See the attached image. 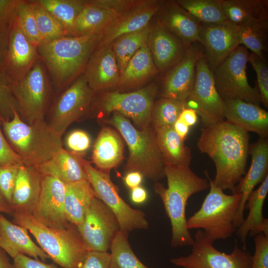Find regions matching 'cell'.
<instances>
[{
	"mask_svg": "<svg viewBox=\"0 0 268 268\" xmlns=\"http://www.w3.org/2000/svg\"><path fill=\"white\" fill-rule=\"evenodd\" d=\"M201 132L197 146L214 163L213 183L223 191L236 193L237 185L246 174L250 146L248 133L226 121L202 128Z\"/></svg>",
	"mask_w": 268,
	"mask_h": 268,
	"instance_id": "obj_1",
	"label": "cell"
},
{
	"mask_svg": "<svg viewBox=\"0 0 268 268\" xmlns=\"http://www.w3.org/2000/svg\"><path fill=\"white\" fill-rule=\"evenodd\" d=\"M164 173L167 187L156 182L154 189L161 199L170 221L171 245L174 248L192 246L194 238L187 227L188 201L192 195L208 189V180L196 175L190 166L165 164Z\"/></svg>",
	"mask_w": 268,
	"mask_h": 268,
	"instance_id": "obj_2",
	"label": "cell"
},
{
	"mask_svg": "<svg viewBox=\"0 0 268 268\" xmlns=\"http://www.w3.org/2000/svg\"><path fill=\"white\" fill-rule=\"evenodd\" d=\"M98 40V35L64 36L37 46L39 59L47 70L55 94L83 73Z\"/></svg>",
	"mask_w": 268,
	"mask_h": 268,
	"instance_id": "obj_3",
	"label": "cell"
},
{
	"mask_svg": "<svg viewBox=\"0 0 268 268\" xmlns=\"http://www.w3.org/2000/svg\"><path fill=\"white\" fill-rule=\"evenodd\" d=\"M1 121L6 139L24 164H42L63 147L62 137L52 130L45 120L29 125L15 112L11 120Z\"/></svg>",
	"mask_w": 268,
	"mask_h": 268,
	"instance_id": "obj_4",
	"label": "cell"
},
{
	"mask_svg": "<svg viewBox=\"0 0 268 268\" xmlns=\"http://www.w3.org/2000/svg\"><path fill=\"white\" fill-rule=\"evenodd\" d=\"M12 215V222L26 228L50 259L63 268H75L88 251L73 224L64 229L52 228L30 213L13 211Z\"/></svg>",
	"mask_w": 268,
	"mask_h": 268,
	"instance_id": "obj_5",
	"label": "cell"
},
{
	"mask_svg": "<svg viewBox=\"0 0 268 268\" xmlns=\"http://www.w3.org/2000/svg\"><path fill=\"white\" fill-rule=\"evenodd\" d=\"M107 122L119 132L128 145L129 156L125 167L127 173L137 171L155 182L165 177V164L154 129L150 127L137 129L127 118L118 112H113Z\"/></svg>",
	"mask_w": 268,
	"mask_h": 268,
	"instance_id": "obj_6",
	"label": "cell"
},
{
	"mask_svg": "<svg viewBox=\"0 0 268 268\" xmlns=\"http://www.w3.org/2000/svg\"><path fill=\"white\" fill-rule=\"evenodd\" d=\"M210 190L200 208L187 219V227L202 230L211 242L231 237L236 231L234 220L241 201L240 193L225 194L211 180L207 172Z\"/></svg>",
	"mask_w": 268,
	"mask_h": 268,
	"instance_id": "obj_7",
	"label": "cell"
},
{
	"mask_svg": "<svg viewBox=\"0 0 268 268\" xmlns=\"http://www.w3.org/2000/svg\"><path fill=\"white\" fill-rule=\"evenodd\" d=\"M22 120L31 125L45 120L55 92L47 70L40 59L27 74L11 84Z\"/></svg>",
	"mask_w": 268,
	"mask_h": 268,
	"instance_id": "obj_8",
	"label": "cell"
},
{
	"mask_svg": "<svg viewBox=\"0 0 268 268\" xmlns=\"http://www.w3.org/2000/svg\"><path fill=\"white\" fill-rule=\"evenodd\" d=\"M95 96L83 74L61 91L54 94L45 121L62 136L68 127L90 113Z\"/></svg>",
	"mask_w": 268,
	"mask_h": 268,
	"instance_id": "obj_9",
	"label": "cell"
},
{
	"mask_svg": "<svg viewBox=\"0 0 268 268\" xmlns=\"http://www.w3.org/2000/svg\"><path fill=\"white\" fill-rule=\"evenodd\" d=\"M157 84L152 83L139 90L128 93L112 91L94 96L90 113L94 110L118 112L131 119L139 130L150 127L154 100L158 93Z\"/></svg>",
	"mask_w": 268,
	"mask_h": 268,
	"instance_id": "obj_10",
	"label": "cell"
},
{
	"mask_svg": "<svg viewBox=\"0 0 268 268\" xmlns=\"http://www.w3.org/2000/svg\"><path fill=\"white\" fill-rule=\"evenodd\" d=\"M249 54L246 47L240 45L211 69L216 90L223 100L240 99L258 105L261 103L257 86L252 87L247 77Z\"/></svg>",
	"mask_w": 268,
	"mask_h": 268,
	"instance_id": "obj_11",
	"label": "cell"
},
{
	"mask_svg": "<svg viewBox=\"0 0 268 268\" xmlns=\"http://www.w3.org/2000/svg\"><path fill=\"white\" fill-rule=\"evenodd\" d=\"M83 166L96 196L114 213L120 226L126 234L135 229H147L148 222L141 210L130 206L121 197L119 189L112 182L109 173L93 167L89 161L83 159Z\"/></svg>",
	"mask_w": 268,
	"mask_h": 268,
	"instance_id": "obj_12",
	"label": "cell"
},
{
	"mask_svg": "<svg viewBox=\"0 0 268 268\" xmlns=\"http://www.w3.org/2000/svg\"><path fill=\"white\" fill-rule=\"evenodd\" d=\"M190 254L172 258L170 263L182 268H250L252 255L236 241L230 254L216 249L201 230L195 234Z\"/></svg>",
	"mask_w": 268,
	"mask_h": 268,
	"instance_id": "obj_13",
	"label": "cell"
},
{
	"mask_svg": "<svg viewBox=\"0 0 268 268\" xmlns=\"http://www.w3.org/2000/svg\"><path fill=\"white\" fill-rule=\"evenodd\" d=\"M184 105L185 108L195 110L200 116L202 128L210 127L225 121L223 100L216 90L212 71L205 56L197 64L194 86Z\"/></svg>",
	"mask_w": 268,
	"mask_h": 268,
	"instance_id": "obj_14",
	"label": "cell"
},
{
	"mask_svg": "<svg viewBox=\"0 0 268 268\" xmlns=\"http://www.w3.org/2000/svg\"><path fill=\"white\" fill-rule=\"evenodd\" d=\"M77 228L88 251L107 252L120 231L115 215L97 197L93 200L83 221Z\"/></svg>",
	"mask_w": 268,
	"mask_h": 268,
	"instance_id": "obj_15",
	"label": "cell"
},
{
	"mask_svg": "<svg viewBox=\"0 0 268 268\" xmlns=\"http://www.w3.org/2000/svg\"><path fill=\"white\" fill-rule=\"evenodd\" d=\"M39 59L37 45L24 33L15 15L8 33L1 70L10 83L13 84L23 79Z\"/></svg>",
	"mask_w": 268,
	"mask_h": 268,
	"instance_id": "obj_16",
	"label": "cell"
},
{
	"mask_svg": "<svg viewBox=\"0 0 268 268\" xmlns=\"http://www.w3.org/2000/svg\"><path fill=\"white\" fill-rule=\"evenodd\" d=\"M204 54L199 42L191 44L182 58L165 75L160 91L162 98L175 99L184 102L193 89L196 65Z\"/></svg>",
	"mask_w": 268,
	"mask_h": 268,
	"instance_id": "obj_17",
	"label": "cell"
},
{
	"mask_svg": "<svg viewBox=\"0 0 268 268\" xmlns=\"http://www.w3.org/2000/svg\"><path fill=\"white\" fill-rule=\"evenodd\" d=\"M66 184L50 176H43L42 189L32 215L44 225L64 229L72 224L67 220L65 211Z\"/></svg>",
	"mask_w": 268,
	"mask_h": 268,
	"instance_id": "obj_18",
	"label": "cell"
},
{
	"mask_svg": "<svg viewBox=\"0 0 268 268\" xmlns=\"http://www.w3.org/2000/svg\"><path fill=\"white\" fill-rule=\"evenodd\" d=\"M161 1L138 0L134 6L121 13L98 35L95 48L107 47L118 37L149 25L158 10Z\"/></svg>",
	"mask_w": 268,
	"mask_h": 268,
	"instance_id": "obj_19",
	"label": "cell"
},
{
	"mask_svg": "<svg viewBox=\"0 0 268 268\" xmlns=\"http://www.w3.org/2000/svg\"><path fill=\"white\" fill-rule=\"evenodd\" d=\"M200 44L211 69H214L240 46L238 27L226 21L201 24Z\"/></svg>",
	"mask_w": 268,
	"mask_h": 268,
	"instance_id": "obj_20",
	"label": "cell"
},
{
	"mask_svg": "<svg viewBox=\"0 0 268 268\" xmlns=\"http://www.w3.org/2000/svg\"><path fill=\"white\" fill-rule=\"evenodd\" d=\"M249 153L252 157L248 172L240 180L236 193L242 195L239 206L236 213L234 225L237 229L244 220V211L247 200L255 186L262 183L268 175V139L259 138L249 146Z\"/></svg>",
	"mask_w": 268,
	"mask_h": 268,
	"instance_id": "obj_21",
	"label": "cell"
},
{
	"mask_svg": "<svg viewBox=\"0 0 268 268\" xmlns=\"http://www.w3.org/2000/svg\"><path fill=\"white\" fill-rule=\"evenodd\" d=\"M147 45L158 71H168L184 56L188 48L156 20L150 25Z\"/></svg>",
	"mask_w": 268,
	"mask_h": 268,
	"instance_id": "obj_22",
	"label": "cell"
},
{
	"mask_svg": "<svg viewBox=\"0 0 268 268\" xmlns=\"http://www.w3.org/2000/svg\"><path fill=\"white\" fill-rule=\"evenodd\" d=\"M156 21L186 46L199 42L201 23L175 0L161 1Z\"/></svg>",
	"mask_w": 268,
	"mask_h": 268,
	"instance_id": "obj_23",
	"label": "cell"
},
{
	"mask_svg": "<svg viewBox=\"0 0 268 268\" xmlns=\"http://www.w3.org/2000/svg\"><path fill=\"white\" fill-rule=\"evenodd\" d=\"M83 74L95 93L118 86L120 72L116 58L109 46L94 49Z\"/></svg>",
	"mask_w": 268,
	"mask_h": 268,
	"instance_id": "obj_24",
	"label": "cell"
},
{
	"mask_svg": "<svg viewBox=\"0 0 268 268\" xmlns=\"http://www.w3.org/2000/svg\"><path fill=\"white\" fill-rule=\"evenodd\" d=\"M225 121L244 131L256 133L260 138L268 136V113L260 105L240 99L223 100Z\"/></svg>",
	"mask_w": 268,
	"mask_h": 268,
	"instance_id": "obj_25",
	"label": "cell"
},
{
	"mask_svg": "<svg viewBox=\"0 0 268 268\" xmlns=\"http://www.w3.org/2000/svg\"><path fill=\"white\" fill-rule=\"evenodd\" d=\"M0 248L14 259L23 254L46 262L49 257L30 237L28 230L0 213Z\"/></svg>",
	"mask_w": 268,
	"mask_h": 268,
	"instance_id": "obj_26",
	"label": "cell"
},
{
	"mask_svg": "<svg viewBox=\"0 0 268 268\" xmlns=\"http://www.w3.org/2000/svg\"><path fill=\"white\" fill-rule=\"evenodd\" d=\"M43 178L35 166L20 165L10 205L13 212L32 214L40 195Z\"/></svg>",
	"mask_w": 268,
	"mask_h": 268,
	"instance_id": "obj_27",
	"label": "cell"
},
{
	"mask_svg": "<svg viewBox=\"0 0 268 268\" xmlns=\"http://www.w3.org/2000/svg\"><path fill=\"white\" fill-rule=\"evenodd\" d=\"M83 159L62 147L49 160L35 166L43 176L54 177L67 184L88 180Z\"/></svg>",
	"mask_w": 268,
	"mask_h": 268,
	"instance_id": "obj_28",
	"label": "cell"
},
{
	"mask_svg": "<svg viewBox=\"0 0 268 268\" xmlns=\"http://www.w3.org/2000/svg\"><path fill=\"white\" fill-rule=\"evenodd\" d=\"M268 193V175L259 187L249 195L245 205L249 209L246 218L237 228L236 234L243 244V249L246 250L247 236L254 237L260 233L268 236V219L263 214V207Z\"/></svg>",
	"mask_w": 268,
	"mask_h": 268,
	"instance_id": "obj_29",
	"label": "cell"
},
{
	"mask_svg": "<svg viewBox=\"0 0 268 268\" xmlns=\"http://www.w3.org/2000/svg\"><path fill=\"white\" fill-rule=\"evenodd\" d=\"M124 142L113 129L103 128L93 146L92 161L99 170L109 173L124 158Z\"/></svg>",
	"mask_w": 268,
	"mask_h": 268,
	"instance_id": "obj_30",
	"label": "cell"
},
{
	"mask_svg": "<svg viewBox=\"0 0 268 268\" xmlns=\"http://www.w3.org/2000/svg\"><path fill=\"white\" fill-rule=\"evenodd\" d=\"M120 14L101 6L96 0H87L68 36L99 35Z\"/></svg>",
	"mask_w": 268,
	"mask_h": 268,
	"instance_id": "obj_31",
	"label": "cell"
},
{
	"mask_svg": "<svg viewBox=\"0 0 268 268\" xmlns=\"http://www.w3.org/2000/svg\"><path fill=\"white\" fill-rule=\"evenodd\" d=\"M96 197L88 180L66 184L64 205L67 221L76 227L79 226Z\"/></svg>",
	"mask_w": 268,
	"mask_h": 268,
	"instance_id": "obj_32",
	"label": "cell"
},
{
	"mask_svg": "<svg viewBox=\"0 0 268 268\" xmlns=\"http://www.w3.org/2000/svg\"><path fill=\"white\" fill-rule=\"evenodd\" d=\"M154 130L165 164L190 166L191 149L177 134L173 126L156 127Z\"/></svg>",
	"mask_w": 268,
	"mask_h": 268,
	"instance_id": "obj_33",
	"label": "cell"
},
{
	"mask_svg": "<svg viewBox=\"0 0 268 268\" xmlns=\"http://www.w3.org/2000/svg\"><path fill=\"white\" fill-rule=\"evenodd\" d=\"M158 73L147 43L132 57L120 74L118 86L121 88L134 87Z\"/></svg>",
	"mask_w": 268,
	"mask_h": 268,
	"instance_id": "obj_34",
	"label": "cell"
},
{
	"mask_svg": "<svg viewBox=\"0 0 268 268\" xmlns=\"http://www.w3.org/2000/svg\"><path fill=\"white\" fill-rule=\"evenodd\" d=\"M227 20L239 27L257 19L268 18L267 0H222Z\"/></svg>",
	"mask_w": 268,
	"mask_h": 268,
	"instance_id": "obj_35",
	"label": "cell"
},
{
	"mask_svg": "<svg viewBox=\"0 0 268 268\" xmlns=\"http://www.w3.org/2000/svg\"><path fill=\"white\" fill-rule=\"evenodd\" d=\"M150 30L149 24L142 29L118 37L109 45L116 58L120 74L132 57L147 43Z\"/></svg>",
	"mask_w": 268,
	"mask_h": 268,
	"instance_id": "obj_36",
	"label": "cell"
},
{
	"mask_svg": "<svg viewBox=\"0 0 268 268\" xmlns=\"http://www.w3.org/2000/svg\"><path fill=\"white\" fill-rule=\"evenodd\" d=\"M238 27L240 45L252 51L263 59L267 50L268 18L251 20Z\"/></svg>",
	"mask_w": 268,
	"mask_h": 268,
	"instance_id": "obj_37",
	"label": "cell"
},
{
	"mask_svg": "<svg viewBox=\"0 0 268 268\" xmlns=\"http://www.w3.org/2000/svg\"><path fill=\"white\" fill-rule=\"evenodd\" d=\"M182 7L201 24H217L227 21L222 0H177Z\"/></svg>",
	"mask_w": 268,
	"mask_h": 268,
	"instance_id": "obj_38",
	"label": "cell"
},
{
	"mask_svg": "<svg viewBox=\"0 0 268 268\" xmlns=\"http://www.w3.org/2000/svg\"><path fill=\"white\" fill-rule=\"evenodd\" d=\"M63 26L68 36L87 0H37Z\"/></svg>",
	"mask_w": 268,
	"mask_h": 268,
	"instance_id": "obj_39",
	"label": "cell"
},
{
	"mask_svg": "<svg viewBox=\"0 0 268 268\" xmlns=\"http://www.w3.org/2000/svg\"><path fill=\"white\" fill-rule=\"evenodd\" d=\"M128 234L121 230L110 247L109 268H149L134 252L128 240Z\"/></svg>",
	"mask_w": 268,
	"mask_h": 268,
	"instance_id": "obj_40",
	"label": "cell"
},
{
	"mask_svg": "<svg viewBox=\"0 0 268 268\" xmlns=\"http://www.w3.org/2000/svg\"><path fill=\"white\" fill-rule=\"evenodd\" d=\"M34 13L42 42L56 40L66 36L61 24L37 0H28Z\"/></svg>",
	"mask_w": 268,
	"mask_h": 268,
	"instance_id": "obj_41",
	"label": "cell"
},
{
	"mask_svg": "<svg viewBox=\"0 0 268 268\" xmlns=\"http://www.w3.org/2000/svg\"><path fill=\"white\" fill-rule=\"evenodd\" d=\"M184 108V102L161 97L154 102L152 111L151 123L153 128L173 126Z\"/></svg>",
	"mask_w": 268,
	"mask_h": 268,
	"instance_id": "obj_42",
	"label": "cell"
},
{
	"mask_svg": "<svg viewBox=\"0 0 268 268\" xmlns=\"http://www.w3.org/2000/svg\"><path fill=\"white\" fill-rule=\"evenodd\" d=\"M16 17L22 30L28 39L37 46L41 43V38L29 0H18Z\"/></svg>",
	"mask_w": 268,
	"mask_h": 268,
	"instance_id": "obj_43",
	"label": "cell"
},
{
	"mask_svg": "<svg viewBox=\"0 0 268 268\" xmlns=\"http://www.w3.org/2000/svg\"><path fill=\"white\" fill-rule=\"evenodd\" d=\"M15 112L18 113L19 110L17 102L11 90V83L3 71L0 69V118L1 120H11Z\"/></svg>",
	"mask_w": 268,
	"mask_h": 268,
	"instance_id": "obj_44",
	"label": "cell"
},
{
	"mask_svg": "<svg viewBox=\"0 0 268 268\" xmlns=\"http://www.w3.org/2000/svg\"><path fill=\"white\" fill-rule=\"evenodd\" d=\"M248 62L251 64L257 75V86L261 103L268 107V66L266 60L253 53L249 54Z\"/></svg>",
	"mask_w": 268,
	"mask_h": 268,
	"instance_id": "obj_45",
	"label": "cell"
},
{
	"mask_svg": "<svg viewBox=\"0 0 268 268\" xmlns=\"http://www.w3.org/2000/svg\"><path fill=\"white\" fill-rule=\"evenodd\" d=\"M20 165L12 164L0 165V192L10 206Z\"/></svg>",
	"mask_w": 268,
	"mask_h": 268,
	"instance_id": "obj_46",
	"label": "cell"
},
{
	"mask_svg": "<svg viewBox=\"0 0 268 268\" xmlns=\"http://www.w3.org/2000/svg\"><path fill=\"white\" fill-rule=\"evenodd\" d=\"M65 142L67 150L83 157L91 146V139L84 131L75 130L67 134Z\"/></svg>",
	"mask_w": 268,
	"mask_h": 268,
	"instance_id": "obj_47",
	"label": "cell"
},
{
	"mask_svg": "<svg viewBox=\"0 0 268 268\" xmlns=\"http://www.w3.org/2000/svg\"><path fill=\"white\" fill-rule=\"evenodd\" d=\"M255 252L250 268H268V236L260 233L254 236Z\"/></svg>",
	"mask_w": 268,
	"mask_h": 268,
	"instance_id": "obj_48",
	"label": "cell"
},
{
	"mask_svg": "<svg viewBox=\"0 0 268 268\" xmlns=\"http://www.w3.org/2000/svg\"><path fill=\"white\" fill-rule=\"evenodd\" d=\"M110 262L107 252L88 251L75 268H109Z\"/></svg>",
	"mask_w": 268,
	"mask_h": 268,
	"instance_id": "obj_49",
	"label": "cell"
},
{
	"mask_svg": "<svg viewBox=\"0 0 268 268\" xmlns=\"http://www.w3.org/2000/svg\"><path fill=\"white\" fill-rule=\"evenodd\" d=\"M23 164L20 156L11 147L2 132L0 118V165Z\"/></svg>",
	"mask_w": 268,
	"mask_h": 268,
	"instance_id": "obj_50",
	"label": "cell"
},
{
	"mask_svg": "<svg viewBox=\"0 0 268 268\" xmlns=\"http://www.w3.org/2000/svg\"><path fill=\"white\" fill-rule=\"evenodd\" d=\"M18 0H0V28L9 31L16 15Z\"/></svg>",
	"mask_w": 268,
	"mask_h": 268,
	"instance_id": "obj_51",
	"label": "cell"
},
{
	"mask_svg": "<svg viewBox=\"0 0 268 268\" xmlns=\"http://www.w3.org/2000/svg\"><path fill=\"white\" fill-rule=\"evenodd\" d=\"M13 260L16 268H59L54 264H49L23 254H19Z\"/></svg>",
	"mask_w": 268,
	"mask_h": 268,
	"instance_id": "obj_52",
	"label": "cell"
},
{
	"mask_svg": "<svg viewBox=\"0 0 268 268\" xmlns=\"http://www.w3.org/2000/svg\"><path fill=\"white\" fill-rule=\"evenodd\" d=\"M101 6L121 14L134 6L138 0H96Z\"/></svg>",
	"mask_w": 268,
	"mask_h": 268,
	"instance_id": "obj_53",
	"label": "cell"
},
{
	"mask_svg": "<svg viewBox=\"0 0 268 268\" xmlns=\"http://www.w3.org/2000/svg\"><path fill=\"white\" fill-rule=\"evenodd\" d=\"M179 119L190 127L195 125L197 123L198 115L192 109L184 108L181 113Z\"/></svg>",
	"mask_w": 268,
	"mask_h": 268,
	"instance_id": "obj_54",
	"label": "cell"
},
{
	"mask_svg": "<svg viewBox=\"0 0 268 268\" xmlns=\"http://www.w3.org/2000/svg\"><path fill=\"white\" fill-rule=\"evenodd\" d=\"M148 198L146 190L140 186L131 189V199L135 204H139L144 203Z\"/></svg>",
	"mask_w": 268,
	"mask_h": 268,
	"instance_id": "obj_55",
	"label": "cell"
},
{
	"mask_svg": "<svg viewBox=\"0 0 268 268\" xmlns=\"http://www.w3.org/2000/svg\"><path fill=\"white\" fill-rule=\"evenodd\" d=\"M143 176L141 173L137 171L128 172L124 178V182L126 185L133 189L140 185L142 181Z\"/></svg>",
	"mask_w": 268,
	"mask_h": 268,
	"instance_id": "obj_56",
	"label": "cell"
},
{
	"mask_svg": "<svg viewBox=\"0 0 268 268\" xmlns=\"http://www.w3.org/2000/svg\"><path fill=\"white\" fill-rule=\"evenodd\" d=\"M8 31L0 28V69H1L4 62Z\"/></svg>",
	"mask_w": 268,
	"mask_h": 268,
	"instance_id": "obj_57",
	"label": "cell"
},
{
	"mask_svg": "<svg viewBox=\"0 0 268 268\" xmlns=\"http://www.w3.org/2000/svg\"><path fill=\"white\" fill-rule=\"evenodd\" d=\"M173 127L177 134L184 141L188 134L190 127L179 118L174 123Z\"/></svg>",
	"mask_w": 268,
	"mask_h": 268,
	"instance_id": "obj_58",
	"label": "cell"
},
{
	"mask_svg": "<svg viewBox=\"0 0 268 268\" xmlns=\"http://www.w3.org/2000/svg\"><path fill=\"white\" fill-rule=\"evenodd\" d=\"M0 268H16L13 263H11L8 255L0 248Z\"/></svg>",
	"mask_w": 268,
	"mask_h": 268,
	"instance_id": "obj_59",
	"label": "cell"
},
{
	"mask_svg": "<svg viewBox=\"0 0 268 268\" xmlns=\"http://www.w3.org/2000/svg\"><path fill=\"white\" fill-rule=\"evenodd\" d=\"M13 211L0 192V213L12 214Z\"/></svg>",
	"mask_w": 268,
	"mask_h": 268,
	"instance_id": "obj_60",
	"label": "cell"
}]
</instances>
